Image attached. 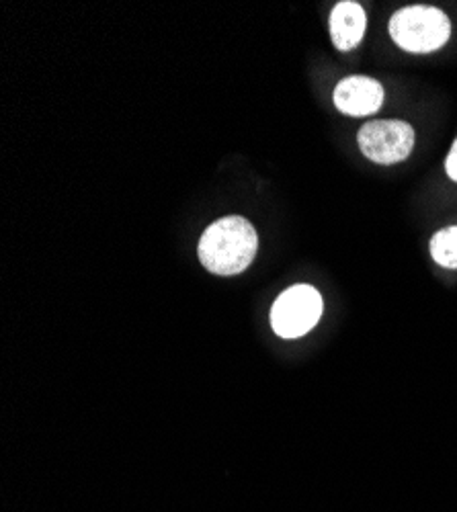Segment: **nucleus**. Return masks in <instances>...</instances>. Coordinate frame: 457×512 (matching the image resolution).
<instances>
[{
	"instance_id": "nucleus-3",
	"label": "nucleus",
	"mask_w": 457,
	"mask_h": 512,
	"mask_svg": "<svg viewBox=\"0 0 457 512\" xmlns=\"http://www.w3.org/2000/svg\"><path fill=\"white\" fill-rule=\"evenodd\" d=\"M322 308V295L312 285H294L275 300L271 326L281 338H300L318 324Z\"/></svg>"
},
{
	"instance_id": "nucleus-5",
	"label": "nucleus",
	"mask_w": 457,
	"mask_h": 512,
	"mask_svg": "<svg viewBox=\"0 0 457 512\" xmlns=\"http://www.w3.org/2000/svg\"><path fill=\"white\" fill-rule=\"evenodd\" d=\"M384 103V89L378 80L369 76H349L335 89V105L351 117L373 115Z\"/></svg>"
},
{
	"instance_id": "nucleus-8",
	"label": "nucleus",
	"mask_w": 457,
	"mask_h": 512,
	"mask_svg": "<svg viewBox=\"0 0 457 512\" xmlns=\"http://www.w3.org/2000/svg\"><path fill=\"white\" fill-rule=\"evenodd\" d=\"M445 170H447L449 179L457 183V138H455V142H453V146H451V150H449V154H447Z\"/></svg>"
},
{
	"instance_id": "nucleus-1",
	"label": "nucleus",
	"mask_w": 457,
	"mask_h": 512,
	"mask_svg": "<svg viewBox=\"0 0 457 512\" xmlns=\"http://www.w3.org/2000/svg\"><path fill=\"white\" fill-rule=\"evenodd\" d=\"M259 236L253 224L230 216L214 222L199 240L197 252L201 265L216 275H238L255 261Z\"/></svg>"
},
{
	"instance_id": "nucleus-4",
	"label": "nucleus",
	"mask_w": 457,
	"mask_h": 512,
	"mask_svg": "<svg viewBox=\"0 0 457 512\" xmlns=\"http://www.w3.org/2000/svg\"><path fill=\"white\" fill-rule=\"evenodd\" d=\"M357 142L361 152L378 164H396L408 158L414 148L412 125L400 119H380L365 123Z\"/></svg>"
},
{
	"instance_id": "nucleus-7",
	"label": "nucleus",
	"mask_w": 457,
	"mask_h": 512,
	"mask_svg": "<svg viewBox=\"0 0 457 512\" xmlns=\"http://www.w3.org/2000/svg\"><path fill=\"white\" fill-rule=\"evenodd\" d=\"M433 261L445 269H457V226L439 230L431 240Z\"/></svg>"
},
{
	"instance_id": "nucleus-6",
	"label": "nucleus",
	"mask_w": 457,
	"mask_h": 512,
	"mask_svg": "<svg viewBox=\"0 0 457 512\" xmlns=\"http://www.w3.org/2000/svg\"><path fill=\"white\" fill-rule=\"evenodd\" d=\"M367 27L365 11L359 3H339L330 13V37L337 50L349 52L357 48Z\"/></svg>"
},
{
	"instance_id": "nucleus-2",
	"label": "nucleus",
	"mask_w": 457,
	"mask_h": 512,
	"mask_svg": "<svg viewBox=\"0 0 457 512\" xmlns=\"http://www.w3.org/2000/svg\"><path fill=\"white\" fill-rule=\"evenodd\" d=\"M394 44L410 54H431L447 44L451 21L435 7L414 5L400 9L388 23Z\"/></svg>"
}]
</instances>
